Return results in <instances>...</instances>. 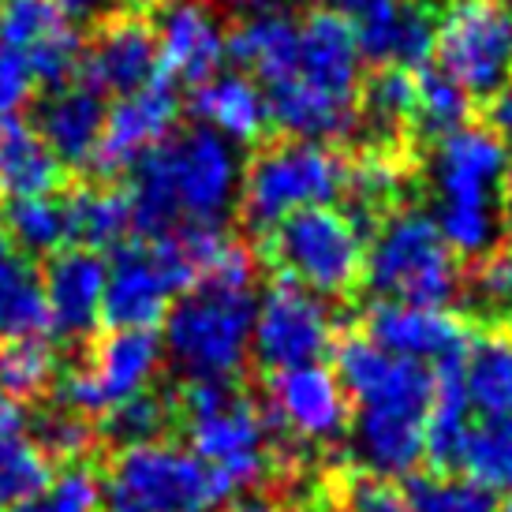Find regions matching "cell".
Here are the masks:
<instances>
[{"mask_svg": "<svg viewBox=\"0 0 512 512\" xmlns=\"http://www.w3.org/2000/svg\"><path fill=\"white\" fill-rule=\"evenodd\" d=\"M240 184L236 146L206 128H187L131 169V221L150 240L184 228H221L228 210L240 206Z\"/></svg>", "mask_w": 512, "mask_h": 512, "instance_id": "1", "label": "cell"}, {"mask_svg": "<svg viewBox=\"0 0 512 512\" xmlns=\"http://www.w3.org/2000/svg\"><path fill=\"white\" fill-rule=\"evenodd\" d=\"M363 53L356 30L329 12L299 19V57L285 83L266 90L270 116L281 131L303 143L348 139L359 128Z\"/></svg>", "mask_w": 512, "mask_h": 512, "instance_id": "2", "label": "cell"}, {"mask_svg": "<svg viewBox=\"0 0 512 512\" xmlns=\"http://www.w3.org/2000/svg\"><path fill=\"white\" fill-rule=\"evenodd\" d=\"M434 191V225L456 258L498 251L505 214L501 202L512 180V146L486 124H468L438 139L427 161Z\"/></svg>", "mask_w": 512, "mask_h": 512, "instance_id": "3", "label": "cell"}, {"mask_svg": "<svg viewBox=\"0 0 512 512\" xmlns=\"http://www.w3.org/2000/svg\"><path fill=\"white\" fill-rule=\"evenodd\" d=\"M251 329V288L195 285L165 314L161 348L191 382H232L251 359Z\"/></svg>", "mask_w": 512, "mask_h": 512, "instance_id": "4", "label": "cell"}, {"mask_svg": "<svg viewBox=\"0 0 512 512\" xmlns=\"http://www.w3.org/2000/svg\"><path fill=\"white\" fill-rule=\"evenodd\" d=\"M191 453L214 468L225 486L251 490L273 471V427L255 400L232 382H191L184 393Z\"/></svg>", "mask_w": 512, "mask_h": 512, "instance_id": "5", "label": "cell"}, {"mask_svg": "<svg viewBox=\"0 0 512 512\" xmlns=\"http://www.w3.org/2000/svg\"><path fill=\"white\" fill-rule=\"evenodd\" d=\"M363 281L378 299L445 307L464 285V270L449 243L441 240L434 217L404 206L385 214L374 236H367Z\"/></svg>", "mask_w": 512, "mask_h": 512, "instance_id": "6", "label": "cell"}, {"mask_svg": "<svg viewBox=\"0 0 512 512\" xmlns=\"http://www.w3.org/2000/svg\"><path fill=\"white\" fill-rule=\"evenodd\" d=\"M101 498L109 512H217L232 490L187 445L157 438L109 460Z\"/></svg>", "mask_w": 512, "mask_h": 512, "instance_id": "7", "label": "cell"}, {"mask_svg": "<svg viewBox=\"0 0 512 512\" xmlns=\"http://www.w3.org/2000/svg\"><path fill=\"white\" fill-rule=\"evenodd\" d=\"M344 187L348 165L333 146L288 139L251 157V165L243 169L240 210L255 228L273 232L303 210L333 206Z\"/></svg>", "mask_w": 512, "mask_h": 512, "instance_id": "8", "label": "cell"}, {"mask_svg": "<svg viewBox=\"0 0 512 512\" xmlns=\"http://www.w3.org/2000/svg\"><path fill=\"white\" fill-rule=\"evenodd\" d=\"M270 258L285 281L314 296H348L363 281L367 228L344 206H314L288 217L270 232Z\"/></svg>", "mask_w": 512, "mask_h": 512, "instance_id": "9", "label": "cell"}, {"mask_svg": "<svg viewBox=\"0 0 512 512\" xmlns=\"http://www.w3.org/2000/svg\"><path fill=\"white\" fill-rule=\"evenodd\" d=\"M438 72L468 98H498L512 86V0H449L434 19Z\"/></svg>", "mask_w": 512, "mask_h": 512, "instance_id": "10", "label": "cell"}, {"mask_svg": "<svg viewBox=\"0 0 512 512\" xmlns=\"http://www.w3.org/2000/svg\"><path fill=\"white\" fill-rule=\"evenodd\" d=\"M165 348L161 337L150 329H113L109 337L94 344V352L60 378V400L64 408L79 415H105L116 404L150 393L157 370H161Z\"/></svg>", "mask_w": 512, "mask_h": 512, "instance_id": "11", "label": "cell"}, {"mask_svg": "<svg viewBox=\"0 0 512 512\" xmlns=\"http://www.w3.org/2000/svg\"><path fill=\"white\" fill-rule=\"evenodd\" d=\"M333 341H337V318L322 296L292 281H277L255 299L251 356L270 374L322 363Z\"/></svg>", "mask_w": 512, "mask_h": 512, "instance_id": "12", "label": "cell"}, {"mask_svg": "<svg viewBox=\"0 0 512 512\" xmlns=\"http://www.w3.org/2000/svg\"><path fill=\"white\" fill-rule=\"evenodd\" d=\"M337 378L348 400H356V415H412L430 419L434 404V374L419 363L382 352L367 337H352L337 352Z\"/></svg>", "mask_w": 512, "mask_h": 512, "instance_id": "13", "label": "cell"}, {"mask_svg": "<svg viewBox=\"0 0 512 512\" xmlns=\"http://www.w3.org/2000/svg\"><path fill=\"white\" fill-rule=\"evenodd\" d=\"M266 419L299 445H333L352 427V400L322 363L277 370L266 385Z\"/></svg>", "mask_w": 512, "mask_h": 512, "instance_id": "14", "label": "cell"}, {"mask_svg": "<svg viewBox=\"0 0 512 512\" xmlns=\"http://www.w3.org/2000/svg\"><path fill=\"white\" fill-rule=\"evenodd\" d=\"M363 326H367V341H374L382 352L427 370L456 367L468 352V329L449 307L374 299Z\"/></svg>", "mask_w": 512, "mask_h": 512, "instance_id": "15", "label": "cell"}, {"mask_svg": "<svg viewBox=\"0 0 512 512\" xmlns=\"http://www.w3.org/2000/svg\"><path fill=\"white\" fill-rule=\"evenodd\" d=\"M180 113V101L172 94L169 83H150L135 94L116 98L105 109V124H101V139L94 150V169L101 176H124L131 172L146 154H154L157 146L172 135Z\"/></svg>", "mask_w": 512, "mask_h": 512, "instance_id": "16", "label": "cell"}, {"mask_svg": "<svg viewBox=\"0 0 512 512\" xmlns=\"http://www.w3.org/2000/svg\"><path fill=\"white\" fill-rule=\"evenodd\" d=\"M154 38L157 72L187 86L214 79L228 57V34L206 0H165L154 19Z\"/></svg>", "mask_w": 512, "mask_h": 512, "instance_id": "17", "label": "cell"}, {"mask_svg": "<svg viewBox=\"0 0 512 512\" xmlns=\"http://www.w3.org/2000/svg\"><path fill=\"white\" fill-rule=\"evenodd\" d=\"M79 72L90 90L98 94H135L143 86L157 83V38L154 23L139 12H120L113 15L98 38L83 49V64Z\"/></svg>", "mask_w": 512, "mask_h": 512, "instance_id": "18", "label": "cell"}, {"mask_svg": "<svg viewBox=\"0 0 512 512\" xmlns=\"http://www.w3.org/2000/svg\"><path fill=\"white\" fill-rule=\"evenodd\" d=\"M105 277H109V262H101L98 251L72 247L53 255L49 270L42 273V285L49 326L60 337L79 341L98 329L101 307H105Z\"/></svg>", "mask_w": 512, "mask_h": 512, "instance_id": "19", "label": "cell"}, {"mask_svg": "<svg viewBox=\"0 0 512 512\" xmlns=\"http://www.w3.org/2000/svg\"><path fill=\"white\" fill-rule=\"evenodd\" d=\"M191 113L199 128L214 131L217 139L232 146L258 143L273 124L266 90L243 72H217L214 79L195 86Z\"/></svg>", "mask_w": 512, "mask_h": 512, "instance_id": "20", "label": "cell"}, {"mask_svg": "<svg viewBox=\"0 0 512 512\" xmlns=\"http://www.w3.org/2000/svg\"><path fill=\"white\" fill-rule=\"evenodd\" d=\"M101 124H105V101L98 90H90L86 83H68L42 101L34 131L42 135V143L53 150L60 165H90L101 139Z\"/></svg>", "mask_w": 512, "mask_h": 512, "instance_id": "21", "label": "cell"}, {"mask_svg": "<svg viewBox=\"0 0 512 512\" xmlns=\"http://www.w3.org/2000/svg\"><path fill=\"white\" fill-rule=\"evenodd\" d=\"M356 42L363 60L385 68H415L434 57V19L415 0H389L385 8L356 23Z\"/></svg>", "mask_w": 512, "mask_h": 512, "instance_id": "22", "label": "cell"}, {"mask_svg": "<svg viewBox=\"0 0 512 512\" xmlns=\"http://www.w3.org/2000/svg\"><path fill=\"white\" fill-rule=\"evenodd\" d=\"M228 57L262 90L285 83L299 57V19H292L281 8L251 12L228 34Z\"/></svg>", "mask_w": 512, "mask_h": 512, "instance_id": "23", "label": "cell"}, {"mask_svg": "<svg viewBox=\"0 0 512 512\" xmlns=\"http://www.w3.org/2000/svg\"><path fill=\"white\" fill-rule=\"evenodd\" d=\"M456 378L471 412L483 419H512V329H494L468 341Z\"/></svg>", "mask_w": 512, "mask_h": 512, "instance_id": "24", "label": "cell"}, {"mask_svg": "<svg viewBox=\"0 0 512 512\" xmlns=\"http://www.w3.org/2000/svg\"><path fill=\"white\" fill-rule=\"evenodd\" d=\"M45 326L49 314H45L42 273L0 225V341L38 337Z\"/></svg>", "mask_w": 512, "mask_h": 512, "instance_id": "25", "label": "cell"}, {"mask_svg": "<svg viewBox=\"0 0 512 512\" xmlns=\"http://www.w3.org/2000/svg\"><path fill=\"white\" fill-rule=\"evenodd\" d=\"M60 169L64 165L30 124L15 120L0 128V195L8 202L53 195L60 187Z\"/></svg>", "mask_w": 512, "mask_h": 512, "instance_id": "26", "label": "cell"}, {"mask_svg": "<svg viewBox=\"0 0 512 512\" xmlns=\"http://www.w3.org/2000/svg\"><path fill=\"white\" fill-rule=\"evenodd\" d=\"M49 486V460L30 438L19 404L0 397V505L12 509Z\"/></svg>", "mask_w": 512, "mask_h": 512, "instance_id": "27", "label": "cell"}, {"mask_svg": "<svg viewBox=\"0 0 512 512\" xmlns=\"http://www.w3.org/2000/svg\"><path fill=\"white\" fill-rule=\"evenodd\" d=\"M453 468L490 498H512V419H475Z\"/></svg>", "mask_w": 512, "mask_h": 512, "instance_id": "28", "label": "cell"}, {"mask_svg": "<svg viewBox=\"0 0 512 512\" xmlns=\"http://www.w3.org/2000/svg\"><path fill=\"white\" fill-rule=\"evenodd\" d=\"M64 210H68V236L79 240L83 251L124 247V236L135 228L128 191L116 187H83L64 202Z\"/></svg>", "mask_w": 512, "mask_h": 512, "instance_id": "29", "label": "cell"}, {"mask_svg": "<svg viewBox=\"0 0 512 512\" xmlns=\"http://www.w3.org/2000/svg\"><path fill=\"white\" fill-rule=\"evenodd\" d=\"M4 232L12 236V243L23 255H57L64 251L68 236V210L64 202H57L53 195L42 199H19L4 206Z\"/></svg>", "mask_w": 512, "mask_h": 512, "instance_id": "30", "label": "cell"}, {"mask_svg": "<svg viewBox=\"0 0 512 512\" xmlns=\"http://www.w3.org/2000/svg\"><path fill=\"white\" fill-rule=\"evenodd\" d=\"M57 382V352L42 337L0 344V397L23 404L45 397Z\"/></svg>", "mask_w": 512, "mask_h": 512, "instance_id": "31", "label": "cell"}, {"mask_svg": "<svg viewBox=\"0 0 512 512\" xmlns=\"http://www.w3.org/2000/svg\"><path fill=\"white\" fill-rule=\"evenodd\" d=\"M471 116V98L468 90L441 72H423L415 75V116L412 124L419 131H427L434 139H445L453 131L468 128Z\"/></svg>", "mask_w": 512, "mask_h": 512, "instance_id": "32", "label": "cell"}, {"mask_svg": "<svg viewBox=\"0 0 512 512\" xmlns=\"http://www.w3.org/2000/svg\"><path fill=\"white\" fill-rule=\"evenodd\" d=\"M64 27L72 23L60 0H0V45L19 49L23 57Z\"/></svg>", "mask_w": 512, "mask_h": 512, "instance_id": "33", "label": "cell"}, {"mask_svg": "<svg viewBox=\"0 0 512 512\" xmlns=\"http://www.w3.org/2000/svg\"><path fill=\"white\" fill-rule=\"evenodd\" d=\"M408 184V169L389 146H370L348 165V187L356 195L359 206L367 210H382V206H393L397 195Z\"/></svg>", "mask_w": 512, "mask_h": 512, "instance_id": "34", "label": "cell"}, {"mask_svg": "<svg viewBox=\"0 0 512 512\" xmlns=\"http://www.w3.org/2000/svg\"><path fill=\"white\" fill-rule=\"evenodd\" d=\"M359 116H367L370 124L385 135L412 124L415 116V75L404 68H382L374 75L363 94H359Z\"/></svg>", "mask_w": 512, "mask_h": 512, "instance_id": "35", "label": "cell"}, {"mask_svg": "<svg viewBox=\"0 0 512 512\" xmlns=\"http://www.w3.org/2000/svg\"><path fill=\"white\" fill-rule=\"evenodd\" d=\"M408 494V512H498L494 498L464 475H423Z\"/></svg>", "mask_w": 512, "mask_h": 512, "instance_id": "36", "label": "cell"}, {"mask_svg": "<svg viewBox=\"0 0 512 512\" xmlns=\"http://www.w3.org/2000/svg\"><path fill=\"white\" fill-rule=\"evenodd\" d=\"M172 404L157 393H139V397L116 404L113 412H105V434L124 449V445H139V441H157L161 430L169 427Z\"/></svg>", "mask_w": 512, "mask_h": 512, "instance_id": "37", "label": "cell"}, {"mask_svg": "<svg viewBox=\"0 0 512 512\" xmlns=\"http://www.w3.org/2000/svg\"><path fill=\"white\" fill-rule=\"evenodd\" d=\"M38 449L42 456L53 464H75V460H83V456L94 453V441H98V430L90 427V419L72 408H60V412H49L38 423Z\"/></svg>", "mask_w": 512, "mask_h": 512, "instance_id": "38", "label": "cell"}, {"mask_svg": "<svg viewBox=\"0 0 512 512\" xmlns=\"http://www.w3.org/2000/svg\"><path fill=\"white\" fill-rule=\"evenodd\" d=\"M101 505V483L86 468H72L49 479L45 490L34 498L19 501L8 512H98Z\"/></svg>", "mask_w": 512, "mask_h": 512, "instance_id": "39", "label": "cell"}, {"mask_svg": "<svg viewBox=\"0 0 512 512\" xmlns=\"http://www.w3.org/2000/svg\"><path fill=\"white\" fill-rule=\"evenodd\" d=\"M341 512H408V494L393 479L356 471L341 483Z\"/></svg>", "mask_w": 512, "mask_h": 512, "instance_id": "40", "label": "cell"}, {"mask_svg": "<svg viewBox=\"0 0 512 512\" xmlns=\"http://www.w3.org/2000/svg\"><path fill=\"white\" fill-rule=\"evenodd\" d=\"M34 86H38V79L30 72V60L19 49L0 45V128L19 120V113L34 98Z\"/></svg>", "mask_w": 512, "mask_h": 512, "instance_id": "41", "label": "cell"}, {"mask_svg": "<svg viewBox=\"0 0 512 512\" xmlns=\"http://www.w3.org/2000/svg\"><path fill=\"white\" fill-rule=\"evenodd\" d=\"M475 292L486 307L512 311V251H494L483 258V266L475 273Z\"/></svg>", "mask_w": 512, "mask_h": 512, "instance_id": "42", "label": "cell"}, {"mask_svg": "<svg viewBox=\"0 0 512 512\" xmlns=\"http://www.w3.org/2000/svg\"><path fill=\"white\" fill-rule=\"evenodd\" d=\"M385 4H389V0H322V12L337 15L348 27H356V23H363L367 15H374L378 8H385Z\"/></svg>", "mask_w": 512, "mask_h": 512, "instance_id": "43", "label": "cell"}, {"mask_svg": "<svg viewBox=\"0 0 512 512\" xmlns=\"http://www.w3.org/2000/svg\"><path fill=\"white\" fill-rule=\"evenodd\" d=\"M494 131L501 139H512V86L494 101Z\"/></svg>", "mask_w": 512, "mask_h": 512, "instance_id": "44", "label": "cell"}, {"mask_svg": "<svg viewBox=\"0 0 512 512\" xmlns=\"http://www.w3.org/2000/svg\"><path fill=\"white\" fill-rule=\"evenodd\" d=\"M228 512H296V509H288V505L270 498H243L240 505H232Z\"/></svg>", "mask_w": 512, "mask_h": 512, "instance_id": "45", "label": "cell"}, {"mask_svg": "<svg viewBox=\"0 0 512 512\" xmlns=\"http://www.w3.org/2000/svg\"><path fill=\"white\" fill-rule=\"evenodd\" d=\"M68 12H90V8H98V4H109V0H60Z\"/></svg>", "mask_w": 512, "mask_h": 512, "instance_id": "46", "label": "cell"}, {"mask_svg": "<svg viewBox=\"0 0 512 512\" xmlns=\"http://www.w3.org/2000/svg\"><path fill=\"white\" fill-rule=\"evenodd\" d=\"M228 4H236V8H255V12H266V8H273L277 0H228Z\"/></svg>", "mask_w": 512, "mask_h": 512, "instance_id": "47", "label": "cell"}, {"mask_svg": "<svg viewBox=\"0 0 512 512\" xmlns=\"http://www.w3.org/2000/svg\"><path fill=\"white\" fill-rule=\"evenodd\" d=\"M498 512H512V498L509 501H505V505H501V509Z\"/></svg>", "mask_w": 512, "mask_h": 512, "instance_id": "48", "label": "cell"}]
</instances>
